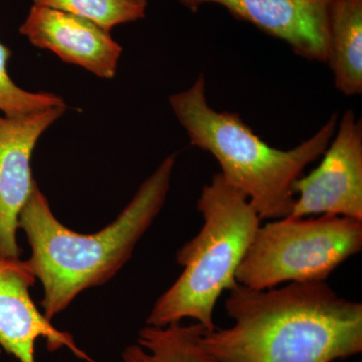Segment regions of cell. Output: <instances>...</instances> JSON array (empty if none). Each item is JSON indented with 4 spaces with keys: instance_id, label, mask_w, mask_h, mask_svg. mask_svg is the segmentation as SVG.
<instances>
[{
    "instance_id": "9",
    "label": "cell",
    "mask_w": 362,
    "mask_h": 362,
    "mask_svg": "<svg viewBox=\"0 0 362 362\" xmlns=\"http://www.w3.org/2000/svg\"><path fill=\"white\" fill-rule=\"evenodd\" d=\"M21 35L39 49L97 77H116L122 47L92 21L58 9L33 4L20 26Z\"/></svg>"
},
{
    "instance_id": "2",
    "label": "cell",
    "mask_w": 362,
    "mask_h": 362,
    "mask_svg": "<svg viewBox=\"0 0 362 362\" xmlns=\"http://www.w3.org/2000/svg\"><path fill=\"white\" fill-rule=\"evenodd\" d=\"M175 161L176 153L166 157L116 220L90 235L63 225L35 180L18 216V228L32 249L26 261L42 283L40 305L49 321L81 293L109 282L129 261L165 204Z\"/></svg>"
},
{
    "instance_id": "14",
    "label": "cell",
    "mask_w": 362,
    "mask_h": 362,
    "mask_svg": "<svg viewBox=\"0 0 362 362\" xmlns=\"http://www.w3.org/2000/svg\"><path fill=\"white\" fill-rule=\"evenodd\" d=\"M11 57V49L0 42V112L4 116L18 118L52 107L66 106L61 97L52 93H33L18 87L7 71Z\"/></svg>"
},
{
    "instance_id": "12",
    "label": "cell",
    "mask_w": 362,
    "mask_h": 362,
    "mask_svg": "<svg viewBox=\"0 0 362 362\" xmlns=\"http://www.w3.org/2000/svg\"><path fill=\"white\" fill-rule=\"evenodd\" d=\"M199 323H175L164 327L147 325L139 331L137 344L124 350V362H220L202 342Z\"/></svg>"
},
{
    "instance_id": "3",
    "label": "cell",
    "mask_w": 362,
    "mask_h": 362,
    "mask_svg": "<svg viewBox=\"0 0 362 362\" xmlns=\"http://www.w3.org/2000/svg\"><path fill=\"white\" fill-rule=\"evenodd\" d=\"M169 104L192 145L216 159L221 175L246 195L261 221L290 216L295 202L293 185L309 164L323 156L337 130L334 114L315 135L295 148H273L239 114L209 106L204 75L189 89L170 96Z\"/></svg>"
},
{
    "instance_id": "5",
    "label": "cell",
    "mask_w": 362,
    "mask_h": 362,
    "mask_svg": "<svg viewBox=\"0 0 362 362\" xmlns=\"http://www.w3.org/2000/svg\"><path fill=\"white\" fill-rule=\"evenodd\" d=\"M361 249V221L332 214L286 216L259 226L235 281L254 290L325 281Z\"/></svg>"
},
{
    "instance_id": "4",
    "label": "cell",
    "mask_w": 362,
    "mask_h": 362,
    "mask_svg": "<svg viewBox=\"0 0 362 362\" xmlns=\"http://www.w3.org/2000/svg\"><path fill=\"white\" fill-rule=\"evenodd\" d=\"M197 207L204 225L178 250L182 273L157 299L147 325L164 327L192 319L207 332L216 329L218 300L237 283L238 269L261 226L246 195L221 173L202 188Z\"/></svg>"
},
{
    "instance_id": "7",
    "label": "cell",
    "mask_w": 362,
    "mask_h": 362,
    "mask_svg": "<svg viewBox=\"0 0 362 362\" xmlns=\"http://www.w3.org/2000/svg\"><path fill=\"white\" fill-rule=\"evenodd\" d=\"M66 106L30 115H0V258H20L18 216L35 180L30 159L40 136L64 115Z\"/></svg>"
},
{
    "instance_id": "13",
    "label": "cell",
    "mask_w": 362,
    "mask_h": 362,
    "mask_svg": "<svg viewBox=\"0 0 362 362\" xmlns=\"http://www.w3.org/2000/svg\"><path fill=\"white\" fill-rule=\"evenodd\" d=\"M33 4L58 9L92 21L106 32L145 18L147 0H33Z\"/></svg>"
},
{
    "instance_id": "1",
    "label": "cell",
    "mask_w": 362,
    "mask_h": 362,
    "mask_svg": "<svg viewBox=\"0 0 362 362\" xmlns=\"http://www.w3.org/2000/svg\"><path fill=\"white\" fill-rule=\"evenodd\" d=\"M233 324L202 337L220 362H334L362 351V304L339 296L325 281L228 291Z\"/></svg>"
},
{
    "instance_id": "10",
    "label": "cell",
    "mask_w": 362,
    "mask_h": 362,
    "mask_svg": "<svg viewBox=\"0 0 362 362\" xmlns=\"http://www.w3.org/2000/svg\"><path fill=\"white\" fill-rule=\"evenodd\" d=\"M37 281L28 261L0 258V346L20 362H37L35 343L45 338L49 350L68 347L88 358L73 337L57 329L33 303L30 291Z\"/></svg>"
},
{
    "instance_id": "11",
    "label": "cell",
    "mask_w": 362,
    "mask_h": 362,
    "mask_svg": "<svg viewBox=\"0 0 362 362\" xmlns=\"http://www.w3.org/2000/svg\"><path fill=\"white\" fill-rule=\"evenodd\" d=\"M327 63L345 96L362 92V0H333L328 14Z\"/></svg>"
},
{
    "instance_id": "8",
    "label": "cell",
    "mask_w": 362,
    "mask_h": 362,
    "mask_svg": "<svg viewBox=\"0 0 362 362\" xmlns=\"http://www.w3.org/2000/svg\"><path fill=\"white\" fill-rule=\"evenodd\" d=\"M197 13L207 4H218L235 18L287 42L298 56L327 63L328 14L333 0H178Z\"/></svg>"
},
{
    "instance_id": "6",
    "label": "cell",
    "mask_w": 362,
    "mask_h": 362,
    "mask_svg": "<svg viewBox=\"0 0 362 362\" xmlns=\"http://www.w3.org/2000/svg\"><path fill=\"white\" fill-rule=\"evenodd\" d=\"M292 218L332 214L362 221V122L345 112L318 168L293 185Z\"/></svg>"
}]
</instances>
